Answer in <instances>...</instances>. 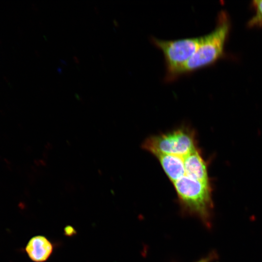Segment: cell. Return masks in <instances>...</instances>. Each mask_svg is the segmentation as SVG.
Masks as SVG:
<instances>
[{
	"mask_svg": "<svg viewBox=\"0 0 262 262\" xmlns=\"http://www.w3.org/2000/svg\"><path fill=\"white\" fill-rule=\"evenodd\" d=\"M230 27L227 14L224 11L220 12L215 28L210 33L200 36L198 48L183 68L181 76L210 66L222 58Z\"/></svg>",
	"mask_w": 262,
	"mask_h": 262,
	"instance_id": "cell-1",
	"label": "cell"
},
{
	"mask_svg": "<svg viewBox=\"0 0 262 262\" xmlns=\"http://www.w3.org/2000/svg\"><path fill=\"white\" fill-rule=\"evenodd\" d=\"M172 183L183 211L198 217L209 227L213 206L211 183L184 174Z\"/></svg>",
	"mask_w": 262,
	"mask_h": 262,
	"instance_id": "cell-2",
	"label": "cell"
},
{
	"mask_svg": "<svg viewBox=\"0 0 262 262\" xmlns=\"http://www.w3.org/2000/svg\"><path fill=\"white\" fill-rule=\"evenodd\" d=\"M142 147L155 156L163 154L185 156L198 148L195 131L186 126L151 136L143 142Z\"/></svg>",
	"mask_w": 262,
	"mask_h": 262,
	"instance_id": "cell-3",
	"label": "cell"
},
{
	"mask_svg": "<svg viewBox=\"0 0 262 262\" xmlns=\"http://www.w3.org/2000/svg\"><path fill=\"white\" fill-rule=\"evenodd\" d=\"M150 41L163 53L166 69L165 81L169 82L181 76L183 68L198 48L200 36L170 40L152 36Z\"/></svg>",
	"mask_w": 262,
	"mask_h": 262,
	"instance_id": "cell-4",
	"label": "cell"
},
{
	"mask_svg": "<svg viewBox=\"0 0 262 262\" xmlns=\"http://www.w3.org/2000/svg\"><path fill=\"white\" fill-rule=\"evenodd\" d=\"M184 174L194 179L210 182L208 166L198 147L183 157Z\"/></svg>",
	"mask_w": 262,
	"mask_h": 262,
	"instance_id": "cell-5",
	"label": "cell"
},
{
	"mask_svg": "<svg viewBox=\"0 0 262 262\" xmlns=\"http://www.w3.org/2000/svg\"><path fill=\"white\" fill-rule=\"evenodd\" d=\"M25 250L32 261L35 262H44L51 255L53 246L51 242L45 236L37 235L29 241Z\"/></svg>",
	"mask_w": 262,
	"mask_h": 262,
	"instance_id": "cell-6",
	"label": "cell"
},
{
	"mask_svg": "<svg viewBox=\"0 0 262 262\" xmlns=\"http://www.w3.org/2000/svg\"><path fill=\"white\" fill-rule=\"evenodd\" d=\"M156 157L172 183L184 175V156L163 154Z\"/></svg>",
	"mask_w": 262,
	"mask_h": 262,
	"instance_id": "cell-7",
	"label": "cell"
},
{
	"mask_svg": "<svg viewBox=\"0 0 262 262\" xmlns=\"http://www.w3.org/2000/svg\"><path fill=\"white\" fill-rule=\"evenodd\" d=\"M252 5L255 9V14L248 22L249 27L262 26V0H254Z\"/></svg>",
	"mask_w": 262,
	"mask_h": 262,
	"instance_id": "cell-8",
	"label": "cell"
},
{
	"mask_svg": "<svg viewBox=\"0 0 262 262\" xmlns=\"http://www.w3.org/2000/svg\"><path fill=\"white\" fill-rule=\"evenodd\" d=\"M65 232L66 235L71 236L75 234L76 231L72 227L68 226L65 228Z\"/></svg>",
	"mask_w": 262,
	"mask_h": 262,
	"instance_id": "cell-9",
	"label": "cell"
},
{
	"mask_svg": "<svg viewBox=\"0 0 262 262\" xmlns=\"http://www.w3.org/2000/svg\"><path fill=\"white\" fill-rule=\"evenodd\" d=\"M214 256H215L214 255H213V254H212L208 256V257L202 258L200 259V260L197 261L196 262H210V261L213 259Z\"/></svg>",
	"mask_w": 262,
	"mask_h": 262,
	"instance_id": "cell-10",
	"label": "cell"
},
{
	"mask_svg": "<svg viewBox=\"0 0 262 262\" xmlns=\"http://www.w3.org/2000/svg\"><path fill=\"white\" fill-rule=\"evenodd\" d=\"M73 59L74 60V61H75L76 63L80 64V61L76 56H73Z\"/></svg>",
	"mask_w": 262,
	"mask_h": 262,
	"instance_id": "cell-11",
	"label": "cell"
},
{
	"mask_svg": "<svg viewBox=\"0 0 262 262\" xmlns=\"http://www.w3.org/2000/svg\"><path fill=\"white\" fill-rule=\"evenodd\" d=\"M95 10H96L97 13L98 14V10H97V7H95Z\"/></svg>",
	"mask_w": 262,
	"mask_h": 262,
	"instance_id": "cell-12",
	"label": "cell"
}]
</instances>
